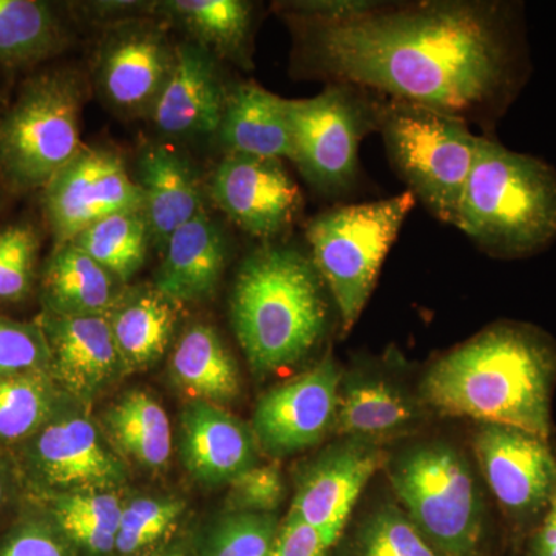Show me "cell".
<instances>
[{
  "instance_id": "1",
  "label": "cell",
  "mask_w": 556,
  "mask_h": 556,
  "mask_svg": "<svg viewBox=\"0 0 556 556\" xmlns=\"http://www.w3.org/2000/svg\"><path fill=\"white\" fill-rule=\"evenodd\" d=\"M521 13L511 2L428 0L346 21H289L311 75L490 129L529 78Z\"/></svg>"
},
{
  "instance_id": "2",
  "label": "cell",
  "mask_w": 556,
  "mask_h": 556,
  "mask_svg": "<svg viewBox=\"0 0 556 556\" xmlns=\"http://www.w3.org/2000/svg\"><path fill=\"white\" fill-rule=\"evenodd\" d=\"M556 346L532 325L503 321L439 357L420 394L438 413L481 424L552 433Z\"/></svg>"
},
{
  "instance_id": "3",
  "label": "cell",
  "mask_w": 556,
  "mask_h": 556,
  "mask_svg": "<svg viewBox=\"0 0 556 556\" xmlns=\"http://www.w3.org/2000/svg\"><path fill=\"white\" fill-rule=\"evenodd\" d=\"M328 288L311 255L265 244L240 265L230 298L233 331L255 375L298 364L327 334Z\"/></svg>"
},
{
  "instance_id": "4",
  "label": "cell",
  "mask_w": 556,
  "mask_h": 556,
  "mask_svg": "<svg viewBox=\"0 0 556 556\" xmlns=\"http://www.w3.org/2000/svg\"><path fill=\"white\" fill-rule=\"evenodd\" d=\"M456 228L495 258L540 254L556 240L555 167L481 137Z\"/></svg>"
},
{
  "instance_id": "5",
  "label": "cell",
  "mask_w": 556,
  "mask_h": 556,
  "mask_svg": "<svg viewBox=\"0 0 556 556\" xmlns=\"http://www.w3.org/2000/svg\"><path fill=\"white\" fill-rule=\"evenodd\" d=\"M412 192L328 208L306 226L311 258L334 300L343 332L371 298L388 252L415 207Z\"/></svg>"
},
{
  "instance_id": "6",
  "label": "cell",
  "mask_w": 556,
  "mask_h": 556,
  "mask_svg": "<svg viewBox=\"0 0 556 556\" xmlns=\"http://www.w3.org/2000/svg\"><path fill=\"white\" fill-rule=\"evenodd\" d=\"M378 131L408 192L434 217L456 226L481 137L466 121L388 98L380 102Z\"/></svg>"
},
{
  "instance_id": "7",
  "label": "cell",
  "mask_w": 556,
  "mask_h": 556,
  "mask_svg": "<svg viewBox=\"0 0 556 556\" xmlns=\"http://www.w3.org/2000/svg\"><path fill=\"white\" fill-rule=\"evenodd\" d=\"M86 89L78 73H40L0 119V172L16 190L43 189L83 149Z\"/></svg>"
},
{
  "instance_id": "8",
  "label": "cell",
  "mask_w": 556,
  "mask_h": 556,
  "mask_svg": "<svg viewBox=\"0 0 556 556\" xmlns=\"http://www.w3.org/2000/svg\"><path fill=\"white\" fill-rule=\"evenodd\" d=\"M402 510L441 556H479L484 506L463 453L444 442L405 450L390 464Z\"/></svg>"
},
{
  "instance_id": "9",
  "label": "cell",
  "mask_w": 556,
  "mask_h": 556,
  "mask_svg": "<svg viewBox=\"0 0 556 556\" xmlns=\"http://www.w3.org/2000/svg\"><path fill=\"white\" fill-rule=\"evenodd\" d=\"M380 102L378 94L340 83L308 100H285L292 163L317 192L343 197L356 186L358 149L379 130Z\"/></svg>"
},
{
  "instance_id": "10",
  "label": "cell",
  "mask_w": 556,
  "mask_h": 556,
  "mask_svg": "<svg viewBox=\"0 0 556 556\" xmlns=\"http://www.w3.org/2000/svg\"><path fill=\"white\" fill-rule=\"evenodd\" d=\"M24 467L46 496L116 492L127 481L123 457L97 424L80 413H60L24 442Z\"/></svg>"
},
{
  "instance_id": "11",
  "label": "cell",
  "mask_w": 556,
  "mask_h": 556,
  "mask_svg": "<svg viewBox=\"0 0 556 556\" xmlns=\"http://www.w3.org/2000/svg\"><path fill=\"white\" fill-rule=\"evenodd\" d=\"M43 214L54 247L70 243L93 223L124 211H142L144 197L118 153L83 146L42 189Z\"/></svg>"
},
{
  "instance_id": "12",
  "label": "cell",
  "mask_w": 556,
  "mask_h": 556,
  "mask_svg": "<svg viewBox=\"0 0 556 556\" xmlns=\"http://www.w3.org/2000/svg\"><path fill=\"white\" fill-rule=\"evenodd\" d=\"M342 369L331 356L263 394L252 417L258 447L287 457L314 447L334 431Z\"/></svg>"
},
{
  "instance_id": "13",
  "label": "cell",
  "mask_w": 556,
  "mask_h": 556,
  "mask_svg": "<svg viewBox=\"0 0 556 556\" xmlns=\"http://www.w3.org/2000/svg\"><path fill=\"white\" fill-rule=\"evenodd\" d=\"M475 455L490 492L508 518H543L556 493V456L547 439L518 428L481 424Z\"/></svg>"
},
{
  "instance_id": "14",
  "label": "cell",
  "mask_w": 556,
  "mask_h": 556,
  "mask_svg": "<svg viewBox=\"0 0 556 556\" xmlns=\"http://www.w3.org/2000/svg\"><path fill=\"white\" fill-rule=\"evenodd\" d=\"M175 49L166 28L148 17L110 25L97 54L104 100L126 116H150L169 79Z\"/></svg>"
},
{
  "instance_id": "15",
  "label": "cell",
  "mask_w": 556,
  "mask_h": 556,
  "mask_svg": "<svg viewBox=\"0 0 556 556\" xmlns=\"http://www.w3.org/2000/svg\"><path fill=\"white\" fill-rule=\"evenodd\" d=\"M211 199L230 222L260 240H274L302 211L299 186L280 160L226 155L211 179Z\"/></svg>"
},
{
  "instance_id": "16",
  "label": "cell",
  "mask_w": 556,
  "mask_h": 556,
  "mask_svg": "<svg viewBox=\"0 0 556 556\" xmlns=\"http://www.w3.org/2000/svg\"><path fill=\"white\" fill-rule=\"evenodd\" d=\"M378 444L350 439L321 453L299 477L289 515L338 543L369 479L383 467Z\"/></svg>"
},
{
  "instance_id": "17",
  "label": "cell",
  "mask_w": 556,
  "mask_h": 556,
  "mask_svg": "<svg viewBox=\"0 0 556 556\" xmlns=\"http://www.w3.org/2000/svg\"><path fill=\"white\" fill-rule=\"evenodd\" d=\"M36 321L49 343L50 376L70 396L91 401L123 375L108 317L43 311Z\"/></svg>"
},
{
  "instance_id": "18",
  "label": "cell",
  "mask_w": 556,
  "mask_h": 556,
  "mask_svg": "<svg viewBox=\"0 0 556 556\" xmlns=\"http://www.w3.org/2000/svg\"><path fill=\"white\" fill-rule=\"evenodd\" d=\"M228 89L211 53L197 43H179L169 79L149 118L170 138L217 135Z\"/></svg>"
},
{
  "instance_id": "19",
  "label": "cell",
  "mask_w": 556,
  "mask_h": 556,
  "mask_svg": "<svg viewBox=\"0 0 556 556\" xmlns=\"http://www.w3.org/2000/svg\"><path fill=\"white\" fill-rule=\"evenodd\" d=\"M179 453L197 481L230 484L257 466L258 442L252 427L219 405L190 402L179 416Z\"/></svg>"
},
{
  "instance_id": "20",
  "label": "cell",
  "mask_w": 556,
  "mask_h": 556,
  "mask_svg": "<svg viewBox=\"0 0 556 556\" xmlns=\"http://www.w3.org/2000/svg\"><path fill=\"white\" fill-rule=\"evenodd\" d=\"M163 252L155 280L160 292L178 305L214 295L228 262V243L206 212L175 230Z\"/></svg>"
},
{
  "instance_id": "21",
  "label": "cell",
  "mask_w": 556,
  "mask_h": 556,
  "mask_svg": "<svg viewBox=\"0 0 556 556\" xmlns=\"http://www.w3.org/2000/svg\"><path fill=\"white\" fill-rule=\"evenodd\" d=\"M139 188L150 239L163 251L172 233L203 211V189L185 156L166 146H152L139 159Z\"/></svg>"
},
{
  "instance_id": "22",
  "label": "cell",
  "mask_w": 556,
  "mask_h": 556,
  "mask_svg": "<svg viewBox=\"0 0 556 556\" xmlns=\"http://www.w3.org/2000/svg\"><path fill=\"white\" fill-rule=\"evenodd\" d=\"M124 372L153 367L169 350L177 331L179 305L155 285L123 289L108 314Z\"/></svg>"
},
{
  "instance_id": "23",
  "label": "cell",
  "mask_w": 556,
  "mask_h": 556,
  "mask_svg": "<svg viewBox=\"0 0 556 556\" xmlns=\"http://www.w3.org/2000/svg\"><path fill=\"white\" fill-rule=\"evenodd\" d=\"M217 137L228 155L292 161L285 100L255 83L229 87Z\"/></svg>"
},
{
  "instance_id": "24",
  "label": "cell",
  "mask_w": 556,
  "mask_h": 556,
  "mask_svg": "<svg viewBox=\"0 0 556 556\" xmlns=\"http://www.w3.org/2000/svg\"><path fill=\"white\" fill-rule=\"evenodd\" d=\"M118 278L73 241L54 247L40 277L43 306L60 316H104L118 300Z\"/></svg>"
},
{
  "instance_id": "25",
  "label": "cell",
  "mask_w": 556,
  "mask_h": 556,
  "mask_svg": "<svg viewBox=\"0 0 556 556\" xmlns=\"http://www.w3.org/2000/svg\"><path fill=\"white\" fill-rule=\"evenodd\" d=\"M169 372L172 382L192 402L222 407L240 396L239 365L211 325H190L179 336L172 351Z\"/></svg>"
},
{
  "instance_id": "26",
  "label": "cell",
  "mask_w": 556,
  "mask_h": 556,
  "mask_svg": "<svg viewBox=\"0 0 556 556\" xmlns=\"http://www.w3.org/2000/svg\"><path fill=\"white\" fill-rule=\"evenodd\" d=\"M343 378L334 426L343 437L371 441L396 434L419 417L415 402L386 379L358 372Z\"/></svg>"
},
{
  "instance_id": "27",
  "label": "cell",
  "mask_w": 556,
  "mask_h": 556,
  "mask_svg": "<svg viewBox=\"0 0 556 556\" xmlns=\"http://www.w3.org/2000/svg\"><path fill=\"white\" fill-rule=\"evenodd\" d=\"M105 437L119 456L148 470L161 471L172 455V427L166 409L148 391L131 390L102 415Z\"/></svg>"
},
{
  "instance_id": "28",
  "label": "cell",
  "mask_w": 556,
  "mask_h": 556,
  "mask_svg": "<svg viewBox=\"0 0 556 556\" xmlns=\"http://www.w3.org/2000/svg\"><path fill=\"white\" fill-rule=\"evenodd\" d=\"M156 11L177 22L197 46L218 58L251 68L254 7L243 0H167Z\"/></svg>"
},
{
  "instance_id": "29",
  "label": "cell",
  "mask_w": 556,
  "mask_h": 556,
  "mask_svg": "<svg viewBox=\"0 0 556 556\" xmlns=\"http://www.w3.org/2000/svg\"><path fill=\"white\" fill-rule=\"evenodd\" d=\"M68 46V33L49 3L0 0V64L27 67Z\"/></svg>"
},
{
  "instance_id": "30",
  "label": "cell",
  "mask_w": 556,
  "mask_h": 556,
  "mask_svg": "<svg viewBox=\"0 0 556 556\" xmlns=\"http://www.w3.org/2000/svg\"><path fill=\"white\" fill-rule=\"evenodd\" d=\"M50 521L67 543L89 556L115 554L123 501L116 492H75L46 496Z\"/></svg>"
},
{
  "instance_id": "31",
  "label": "cell",
  "mask_w": 556,
  "mask_h": 556,
  "mask_svg": "<svg viewBox=\"0 0 556 556\" xmlns=\"http://www.w3.org/2000/svg\"><path fill=\"white\" fill-rule=\"evenodd\" d=\"M73 243L127 283L144 265L152 239L144 211H124L93 223Z\"/></svg>"
},
{
  "instance_id": "32",
  "label": "cell",
  "mask_w": 556,
  "mask_h": 556,
  "mask_svg": "<svg viewBox=\"0 0 556 556\" xmlns=\"http://www.w3.org/2000/svg\"><path fill=\"white\" fill-rule=\"evenodd\" d=\"M61 388L49 371L0 378V439L25 442L61 413Z\"/></svg>"
},
{
  "instance_id": "33",
  "label": "cell",
  "mask_w": 556,
  "mask_h": 556,
  "mask_svg": "<svg viewBox=\"0 0 556 556\" xmlns=\"http://www.w3.org/2000/svg\"><path fill=\"white\" fill-rule=\"evenodd\" d=\"M350 556H441L402 507L376 508L358 527Z\"/></svg>"
},
{
  "instance_id": "34",
  "label": "cell",
  "mask_w": 556,
  "mask_h": 556,
  "mask_svg": "<svg viewBox=\"0 0 556 556\" xmlns=\"http://www.w3.org/2000/svg\"><path fill=\"white\" fill-rule=\"evenodd\" d=\"M186 510V501L175 496L135 497L124 504L115 554L138 556L172 532Z\"/></svg>"
},
{
  "instance_id": "35",
  "label": "cell",
  "mask_w": 556,
  "mask_h": 556,
  "mask_svg": "<svg viewBox=\"0 0 556 556\" xmlns=\"http://www.w3.org/2000/svg\"><path fill=\"white\" fill-rule=\"evenodd\" d=\"M40 239L28 223L0 228V302H21L30 294Z\"/></svg>"
},
{
  "instance_id": "36",
  "label": "cell",
  "mask_w": 556,
  "mask_h": 556,
  "mask_svg": "<svg viewBox=\"0 0 556 556\" xmlns=\"http://www.w3.org/2000/svg\"><path fill=\"white\" fill-rule=\"evenodd\" d=\"M278 529L274 514L232 511L208 538L200 556H265Z\"/></svg>"
},
{
  "instance_id": "37",
  "label": "cell",
  "mask_w": 556,
  "mask_h": 556,
  "mask_svg": "<svg viewBox=\"0 0 556 556\" xmlns=\"http://www.w3.org/2000/svg\"><path fill=\"white\" fill-rule=\"evenodd\" d=\"M49 369V343L38 321L0 317V378Z\"/></svg>"
},
{
  "instance_id": "38",
  "label": "cell",
  "mask_w": 556,
  "mask_h": 556,
  "mask_svg": "<svg viewBox=\"0 0 556 556\" xmlns=\"http://www.w3.org/2000/svg\"><path fill=\"white\" fill-rule=\"evenodd\" d=\"M228 503L233 511L274 514L285 496V482L276 466H254L230 482Z\"/></svg>"
},
{
  "instance_id": "39",
  "label": "cell",
  "mask_w": 556,
  "mask_h": 556,
  "mask_svg": "<svg viewBox=\"0 0 556 556\" xmlns=\"http://www.w3.org/2000/svg\"><path fill=\"white\" fill-rule=\"evenodd\" d=\"M0 556H68V543L53 522L28 519L5 536Z\"/></svg>"
},
{
  "instance_id": "40",
  "label": "cell",
  "mask_w": 556,
  "mask_h": 556,
  "mask_svg": "<svg viewBox=\"0 0 556 556\" xmlns=\"http://www.w3.org/2000/svg\"><path fill=\"white\" fill-rule=\"evenodd\" d=\"M336 544L327 533L288 514L278 526L269 556H328Z\"/></svg>"
},
{
  "instance_id": "41",
  "label": "cell",
  "mask_w": 556,
  "mask_h": 556,
  "mask_svg": "<svg viewBox=\"0 0 556 556\" xmlns=\"http://www.w3.org/2000/svg\"><path fill=\"white\" fill-rule=\"evenodd\" d=\"M382 2L369 0H329V2L285 3L288 20L303 21H346L364 16L378 9Z\"/></svg>"
},
{
  "instance_id": "42",
  "label": "cell",
  "mask_w": 556,
  "mask_h": 556,
  "mask_svg": "<svg viewBox=\"0 0 556 556\" xmlns=\"http://www.w3.org/2000/svg\"><path fill=\"white\" fill-rule=\"evenodd\" d=\"M527 556H556V493L530 540Z\"/></svg>"
},
{
  "instance_id": "43",
  "label": "cell",
  "mask_w": 556,
  "mask_h": 556,
  "mask_svg": "<svg viewBox=\"0 0 556 556\" xmlns=\"http://www.w3.org/2000/svg\"><path fill=\"white\" fill-rule=\"evenodd\" d=\"M138 556H189L185 547L181 546H167L160 547L156 551H148Z\"/></svg>"
},
{
  "instance_id": "44",
  "label": "cell",
  "mask_w": 556,
  "mask_h": 556,
  "mask_svg": "<svg viewBox=\"0 0 556 556\" xmlns=\"http://www.w3.org/2000/svg\"><path fill=\"white\" fill-rule=\"evenodd\" d=\"M7 500V485H5V477H3L2 468H0V508L3 507Z\"/></svg>"
},
{
  "instance_id": "45",
  "label": "cell",
  "mask_w": 556,
  "mask_h": 556,
  "mask_svg": "<svg viewBox=\"0 0 556 556\" xmlns=\"http://www.w3.org/2000/svg\"><path fill=\"white\" fill-rule=\"evenodd\" d=\"M265 556H269V554H268V555H265Z\"/></svg>"
}]
</instances>
